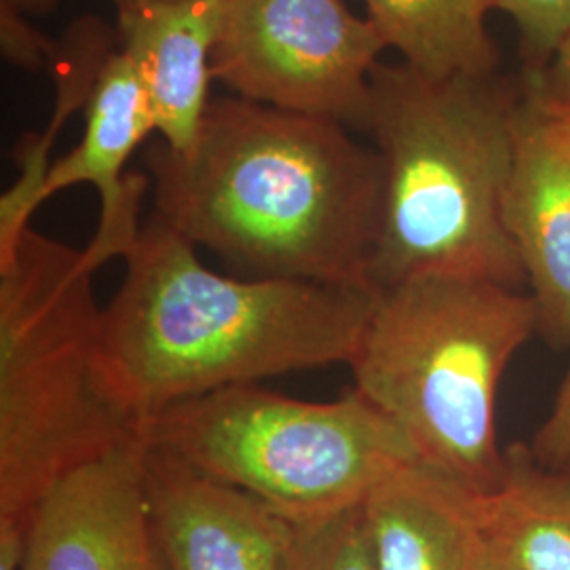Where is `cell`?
<instances>
[{"label": "cell", "instance_id": "obj_17", "mask_svg": "<svg viewBox=\"0 0 570 570\" xmlns=\"http://www.w3.org/2000/svg\"><path fill=\"white\" fill-rule=\"evenodd\" d=\"M520 28L530 60L550 63L570 35V0H492Z\"/></svg>", "mask_w": 570, "mask_h": 570}, {"label": "cell", "instance_id": "obj_16", "mask_svg": "<svg viewBox=\"0 0 570 570\" xmlns=\"http://www.w3.org/2000/svg\"><path fill=\"white\" fill-rule=\"evenodd\" d=\"M292 522L285 570H376L364 505Z\"/></svg>", "mask_w": 570, "mask_h": 570}, {"label": "cell", "instance_id": "obj_20", "mask_svg": "<svg viewBox=\"0 0 570 570\" xmlns=\"http://www.w3.org/2000/svg\"><path fill=\"white\" fill-rule=\"evenodd\" d=\"M532 85L551 100L570 104V35L558 47L548 70L539 72Z\"/></svg>", "mask_w": 570, "mask_h": 570}, {"label": "cell", "instance_id": "obj_19", "mask_svg": "<svg viewBox=\"0 0 570 570\" xmlns=\"http://www.w3.org/2000/svg\"><path fill=\"white\" fill-rule=\"evenodd\" d=\"M0 39L4 58L21 68H41L53 63L58 47L39 35L37 28L28 26L20 11L0 7Z\"/></svg>", "mask_w": 570, "mask_h": 570}, {"label": "cell", "instance_id": "obj_23", "mask_svg": "<svg viewBox=\"0 0 570 570\" xmlns=\"http://www.w3.org/2000/svg\"><path fill=\"white\" fill-rule=\"evenodd\" d=\"M58 0H0V7H9L20 13H32V11H47Z\"/></svg>", "mask_w": 570, "mask_h": 570}, {"label": "cell", "instance_id": "obj_15", "mask_svg": "<svg viewBox=\"0 0 570 570\" xmlns=\"http://www.w3.org/2000/svg\"><path fill=\"white\" fill-rule=\"evenodd\" d=\"M367 20L404 63L429 79L492 77L499 53L490 39L492 0H364Z\"/></svg>", "mask_w": 570, "mask_h": 570}, {"label": "cell", "instance_id": "obj_22", "mask_svg": "<svg viewBox=\"0 0 570 570\" xmlns=\"http://www.w3.org/2000/svg\"><path fill=\"white\" fill-rule=\"evenodd\" d=\"M475 570H518L510 560L497 550L489 539L482 534V546H480V556H478V567Z\"/></svg>", "mask_w": 570, "mask_h": 570}, {"label": "cell", "instance_id": "obj_5", "mask_svg": "<svg viewBox=\"0 0 570 570\" xmlns=\"http://www.w3.org/2000/svg\"><path fill=\"white\" fill-rule=\"evenodd\" d=\"M94 275L32 226L0 256V534L28 537L49 490L140 433L98 383Z\"/></svg>", "mask_w": 570, "mask_h": 570}, {"label": "cell", "instance_id": "obj_4", "mask_svg": "<svg viewBox=\"0 0 570 570\" xmlns=\"http://www.w3.org/2000/svg\"><path fill=\"white\" fill-rule=\"evenodd\" d=\"M539 327L534 298L518 287L419 277L376 292L348 367L419 463L484 497L508 469L497 440L499 385Z\"/></svg>", "mask_w": 570, "mask_h": 570}, {"label": "cell", "instance_id": "obj_3", "mask_svg": "<svg viewBox=\"0 0 570 570\" xmlns=\"http://www.w3.org/2000/svg\"><path fill=\"white\" fill-rule=\"evenodd\" d=\"M518 104L492 77L372 70L362 131L383 161L376 289L419 277L527 282L503 223Z\"/></svg>", "mask_w": 570, "mask_h": 570}, {"label": "cell", "instance_id": "obj_7", "mask_svg": "<svg viewBox=\"0 0 570 570\" xmlns=\"http://www.w3.org/2000/svg\"><path fill=\"white\" fill-rule=\"evenodd\" d=\"M385 49L343 0H225L212 77L249 102L362 129Z\"/></svg>", "mask_w": 570, "mask_h": 570}, {"label": "cell", "instance_id": "obj_14", "mask_svg": "<svg viewBox=\"0 0 570 570\" xmlns=\"http://www.w3.org/2000/svg\"><path fill=\"white\" fill-rule=\"evenodd\" d=\"M505 461L501 487L478 497L482 534L518 570H570V469L541 468L527 442Z\"/></svg>", "mask_w": 570, "mask_h": 570}, {"label": "cell", "instance_id": "obj_8", "mask_svg": "<svg viewBox=\"0 0 570 570\" xmlns=\"http://www.w3.org/2000/svg\"><path fill=\"white\" fill-rule=\"evenodd\" d=\"M136 438L63 478L35 511L21 570H167Z\"/></svg>", "mask_w": 570, "mask_h": 570}, {"label": "cell", "instance_id": "obj_21", "mask_svg": "<svg viewBox=\"0 0 570 570\" xmlns=\"http://www.w3.org/2000/svg\"><path fill=\"white\" fill-rule=\"evenodd\" d=\"M530 94L534 96L537 104L541 106V110L556 122V127L567 136L570 142V104L556 102L548 96H543L534 85H530Z\"/></svg>", "mask_w": 570, "mask_h": 570}, {"label": "cell", "instance_id": "obj_2", "mask_svg": "<svg viewBox=\"0 0 570 570\" xmlns=\"http://www.w3.org/2000/svg\"><path fill=\"white\" fill-rule=\"evenodd\" d=\"M102 308L96 374L134 421L212 391L351 362L379 289L220 275L150 218Z\"/></svg>", "mask_w": 570, "mask_h": 570}, {"label": "cell", "instance_id": "obj_10", "mask_svg": "<svg viewBox=\"0 0 570 570\" xmlns=\"http://www.w3.org/2000/svg\"><path fill=\"white\" fill-rule=\"evenodd\" d=\"M503 223L520 256L541 327L570 343V142L530 94L518 104Z\"/></svg>", "mask_w": 570, "mask_h": 570}, {"label": "cell", "instance_id": "obj_18", "mask_svg": "<svg viewBox=\"0 0 570 570\" xmlns=\"http://www.w3.org/2000/svg\"><path fill=\"white\" fill-rule=\"evenodd\" d=\"M527 449L541 468L570 469V364L548 419L534 431Z\"/></svg>", "mask_w": 570, "mask_h": 570}, {"label": "cell", "instance_id": "obj_24", "mask_svg": "<svg viewBox=\"0 0 570 570\" xmlns=\"http://www.w3.org/2000/svg\"><path fill=\"white\" fill-rule=\"evenodd\" d=\"M148 2H169V0H115L117 9H129V7H138V4H148Z\"/></svg>", "mask_w": 570, "mask_h": 570}, {"label": "cell", "instance_id": "obj_9", "mask_svg": "<svg viewBox=\"0 0 570 570\" xmlns=\"http://www.w3.org/2000/svg\"><path fill=\"white\" fill-rule=\"evenodd\" d=\"M146 494L167 570H285L294 522L157 450Z\"/></svg>", "mask_w": 570, "mask_h": 570}, {"label": "cell", "instance_id": "obj_1", "mask_svg": "<svg viewBox=\"0 0 570 570\" xmlns=\"http://www.w3.org/2000/svg\"><path fill=\"white\" fill-rule=\"evenodd\" d=\"M146 161L153 216L235 275L376 289L383 161L343 122L223 98L186 150Z\"/></svg>", "mask_w": 570, "mask_h": 570}, {"label": "cell", "instance_id": "obj_12", "mask_svg": "<svg viewBox=\"0 0 570 570\" xmlns=\"http://www.w3.org/2000/svg\"><path fill=\"white\" fill-rule=\"evenodd\" d=\"M225 0L148 2L119 11L121 51L131 61L171 150L195 142L207 110L212 53Z\"/></svg>", "mask_w": 570, "mask_h": 570}, {"label": "cell", "instance_id": "obj_13", "mask_svg": "<svg viewBox=\"0 0 570 570\" xmlns=\"http://www.w3.org/2000/svg\"><path fill=\"white\" fill-rule=\"evenodd\" d=\"M364 505L376 570H475L482 546L478 494L414 461Z\"/></svg>", "mask_w": 570, "mask_h": 570}, {"label": "cell", "instance_id": "obj_6", "mask_svg": "<svg viewBox=\"0 0 570 570\" xmlns=\"http://www.w3.org/2000/svg\"><path fill=\"white\" fill-rule=\"evenodd\" d=\"M140 429L148 449L289 520L362 505L393 471L419 461L406 433L357 389L305 402L237 385L165 407Z\"/></svg>", "mask_w": 570, "mask_h": 570}, {"label": "cell", "instance_id": "obj_11", "mask_svg": "<svg viewBox=\"0 0 570 570\" xmlns=\"http://www.w3.org/2000/svg\"><path fill=\"white\" fill-rule=\"evenodd\" d=\"M155 117L131 61L110 53L87 100L81 142L51 165L39 204L70 186L91 184L100 195V225L85 247L87 263L98 271L110 258H125L140 237V205L150 178L122 174L144 138L155 131Z\"/></svg>", "mask_w": 570, "mask_h": 570}]
</instances>
